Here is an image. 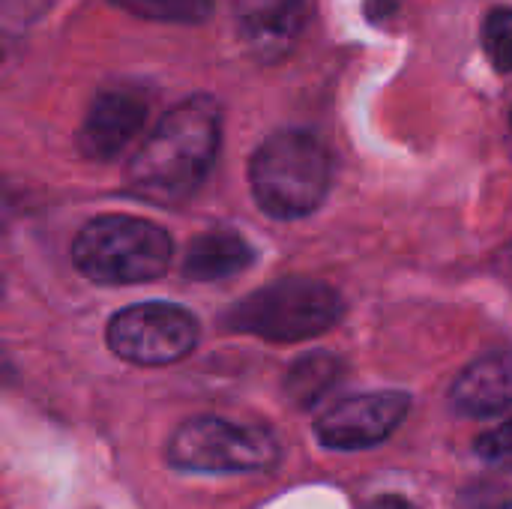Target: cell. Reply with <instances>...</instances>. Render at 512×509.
<instances>
[{
    "label": "cell",
    "instance_id": "cell-17",
    "mask_svg": "<svg viewBox=\"0 0 512 509\" xmlns=\"http://www.w3.org/2000/svg\"><path fill=\"white\" fill-rule=\"evenodd\" d=\"M363 509H414V504L399 498V495H381V498L369 501Z\"/></svg>",
    "mask_w": 512,
    "mask_h": 509
},
{
    "label": "cell",
    "instance_id": "cell-15",
    "mask_svg": "<svg viewBox=\"0 0 512 509\" xmlns=\"http://www.w3.org/2000/svg\"><path fill=\"white\" fill-rule=\"evenodd\" d=\"M477 456L492 462V465H501V468H512V420L486 432L483 438H477L474 444Z\"/></svg>",
    "mask_w": 512,
    "mask_h": 509
},
{
    "label": "cell",
    "instance_id": "cell-13",
    "mask_svg": "<svg viewBox=\"0 0 512 509\" xmlns=\"http://www.w3.org/2000/svg\"><path fill=\"white\" fill-rule=\"evenodd\" d=\"M111 3L138 18L171 21V24H198L213 9V0H111Z\"/></svg>",
    "mask_w": 512,
    "mask_h": 509
},
{
    "label": "cell",
    "instance_id": "cell-6",
    "mask_svg": "<svg viewBox=\"0 0 512 509\" xmlns=\"http://www.w3.org/2000/svg\"><path fill=\"white\" fill-rule=\"evenodd\" d=\"M198 318L174 303H138L120 309L105 330L108 348L132 366H171L198 345Z\"/></svg>",
    "mask_w": 512,
    "mask_h": 509
},
{
    "label": "cell",
    "instance_id": "cell-4",
    "mask_svg": "<svg viewBox=\"0 0 512 509\" xmlns=\"http://www.w3.org/2000/svg\"><path fill=\"white\" fill-rule=\"evenodd\" d=\"M342 312L345 303L336 288L291 276L234 303L225 315V327L264 342H303L336 327Z\"/></svg>",
    "mask_w": 512,
    "mask_h": 509
},
{
    "label": "cell",
    "instance_id": "cell-1",
    "mask_svg": "<svg viewBox=\"0 0 512 509\" xmlns=\"http://www.w3.org/2000/svg\"><path fill=\"white\" fill-rule=\"evenodd\" d=\"M222 138V108L213 96L174 105L129 162V189L150 204H174L207 180Z\"/></svg>",
    "mask_w": 512,
    "mask_h": 509
},
{
    "label": "cell",
    "instance_id": "cell-2",
    "mask_svg": "<svg viewBox=\"0 0 512 509\" xmlns=\"http://www.w3.org/2000/svg\"><path fill=\"white\" fill-rule=\"evenodd\" d=\"M249 183L258 207L273 219H303L318 210L333 183L324 141L306 129L273 132L252 156Z\"/></svg>",
    "mask_w": 512,
    "mask_h": 509
},
{
    "label": "cell",
    "instance_id": "cell-5",
    "mask_svg": "<svg viewBox=\"0 0 512 509\" xmlns=\"http://www.w3.org/2000/svg\"><path fill=\"white\" fill-rule=\"evenodd\" d=\"M165 459L183 474H264L279 465L282 444L264 426L192 417L171 432Z\"/></svg>",
    "mask_w": 512,
    "mask_h": 509
},
{
    "label": "cell",
    "instance_id": "cell-12",
    "mask_svg": "<svg viewBox=\"0 0 512 509\" xmlns=\"http://www.w3.org/2000/svg\"><path fill=\"white\" fill-rule=\"evenodd\" d=\"M339 378H342V360L327 351H315L291 366V372L285 375V393L294 405L312 408L339 384Z\"/></svg>",
    "mask_w": 512,
    "mask_h": 509
},
{
    "label": "cell",
    "instance_id": "cell-10",
    "mask_svg": "<svg viewBox=\"0 0 512 509\" xmlns=\"http://www.w3.org/2000/svg\"><path fill=\"white\" fill-rule=\"evenodd\" d=\"M240 36L261 54H282L303 33L309 18L306 0H234Z\"/></svg>",
    "mask_w": 512,
    "mask_h": 509
},
{
    "label": "cell",
    "instance_id": "cell-8",
    "mask_svg": "<svg viewBox=\"0 0 512 509\" xmlns=\"http://www.w3.org/2000/svg\"><path fill=\"white\" fill-rule=\"evenodd\" d=\"M147 111H150V102L144 90L138 87L117 84V87L102 90L93 99L84 117V126L78 132L81 153L96 162H108L120 156L132 144V138L144 129Z\"/></svg>",
    "mask_w": 512,
    "mask_h": 509
},
{
    "label": "cell",
    "instance_id": "cell-9",
    "mask_svg": "<svg viewBox=\"0 0 512 509\" xmlns=\"http://www.w3.org/2000/svg\"><path fill=\"white\" fill-rule=\"evenodd\" d=\"M450 408L462 417H495L512 408V351H492L459 372Z\"/></svg>",
    "mask_w": 512,
    "mask_h": 509
},
{
    "label": "cell",
    "instance_id": "cell-16",
    "mask_svg": "<svg viewBox=\"0 0 512 509\" xmlns=\"http://www.w3.org/2000/svg\"><path fill=\"white\" fill-rule=\"evenodd\" d=\"M507 477L477 483V489L468 495V504L474 509H512V468H504Z\"/></svg>",
    "mask_w": 512,
    "mask_h": 509
},
{
    "label": "cell",
    "instance_id": "cell-11",
    "mask_svg": "<svg viewBox=\"0 0 512 509\" xmlns=\"http://www.w3.org/2000/svg\"><path fill=\"white\" fill-rule=\"evenodd\" d=\"M252 261H255V249L240 234L219 228L192 240L183 261V276L195 282H216L246 270Z\"/></svg>",
    "mask_w": 512,
    "mask_h": 509
},
{
    "label": "cell",
    "instance_id": "cell-7",
    "mask_svg": "<svg viewBox=\"0 0 512 509\" xmlns=\"http://www.w3.org/2000/svg\"><path fill=\"white\" fill-rule=\"evenodd\" d=\"M408 411L411 396L399 390L348 396L318 417L315 438L327 450H369L384 444L402 426Z\"/></svg>",
    "mask_w": 512,
    "mask_h": 509
},
{
    "label": "cell",
    "instance_id": "cell-3",
    "mask_svg": "<svg viewBox=\"0 0 512 509\" xmlns=\"http://www.w3.org/2000/svg\"><path fill=\"white\" fill-rule=\"evenodd\" d=\"M171 255V234L135 216H96L72 240L75 267L96 285L153 282L168 270Z\"/></svg>",
    "mask_w": 512,
    "mask_h": 509
},
{
    "label": "cell",
    "instance_id": "cell-14",
    "mask_svg": "<svg viewBox=\"0 0 512 509\" xmlns=\"http://www.w3.org/2000/svg\"><path fill=\"white\" fill-rule=\"evenodd\" d=\"M483 48L492 60V66L504 75L512 72V9L489 12L483 24Z\"/></svg>",
    "mask_w": 512,
    "mask_h": 509
}]
</instances>
